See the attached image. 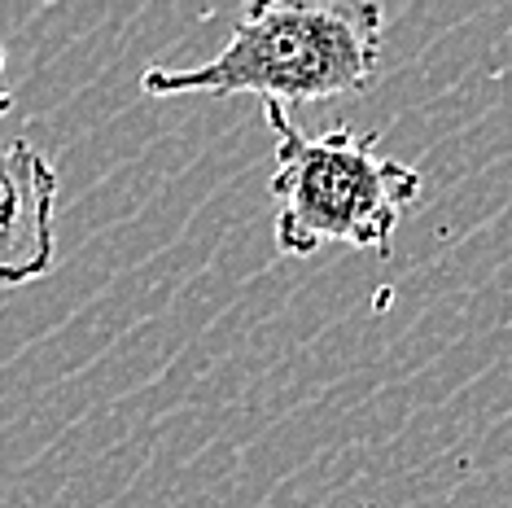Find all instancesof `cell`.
I'll return each mask as SVG.
<instances>
[{"label":"cell","instance_id":"cell-1","mask_svg":"<svg viewBox=\"0 0 512 508\" xmlns=\"http://www.w3.org/2000/svg\"><path fill=\"white\" fill-rule=\"evenodd\" d=\"M386 9L372 0H254L211 62L171 71L149 66L145 97H237L254 92L263 106H311V101L364 92L381 62Z\"/></svg>","mask_w":512,"mask_h":508},{"label":"cell","instance_id":"cell-2","mask_svg":"<svg viewBox=\"0 0 512 508\" xmlns=\"http://www.w3.org/2000/svg\"><path fill=\"white\" fill-rule=\"evenodd\" d=\"M263 119L276 136V250L289 259L324 246L386 254L403 211L425 189L421 171L381 154V132L333 127L307 136L281 106H263Z\"/></svg>","mask_w":512,"mask_h":508},{"label":"cell","instance_id":"cell-3","mask_svg":"<svg viewBox=\"0 0 512 508\" xmlns=\"http://www.w3.org/2000/svg\"><path fill=\"white\" fill-rule=\"evenodd\" d=\"M57 171L31 141L0 149V285H31L53 272Z\"/></svg>","mask_w":512,"mask_h":508},{"label":"cell","instance_id":"cell-4","mask_svg":"<svg viewBox=\"0 0 512 508\" xmlns=\"http://www.w3.org/2000/svg\"><path fill=\"white\" fill-rule=\"evenodd\" d=\"M9 106H14V92L5 84V49H0V114H9Z\"/></svg>","mask_w":512,"mask_h":508}]
</instances>
